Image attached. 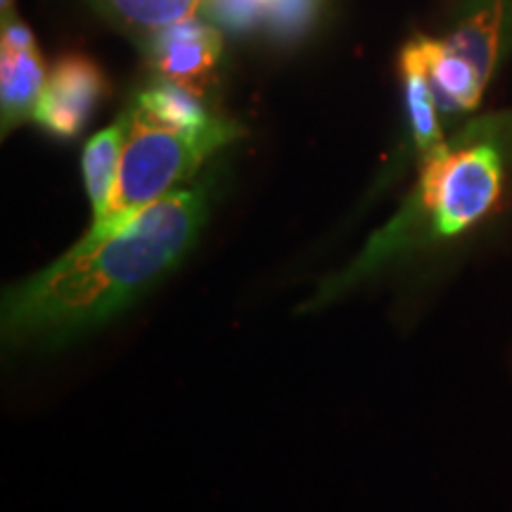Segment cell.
<instances>
[{
    "instance_id": "6da1fadb",
    "label": "cell",
    "mask_w": 512,
    "mask_h": 512,
    "mask_svg": "<svg viewBox=\"0 0 512 512\" xmlns=\"http://www.w3.org/2000/svg\"><path fill=\"white\" fill-rule=\"evenodd\" d=\"M207 216L209 192L195 185L117 228H91L48 268L5 292V344L60 347L119 316L181 264Z\"/></svg>"
},
{
    "instance_id": "ba28073f",
    "label": "cell",
    "mask_w": 512,
    "mask_h": 512,
    "mask_svg": "<svg viewBox=\"0 0 512 512\" xmlns=\"http://www.w3.org/2000/svg\"><path fill=\"white\" fill-rule=\"evenodd\" d=\"M126 140V114L105 131L95 133L83 147L81 169L83 185H86L88 200L93 207V221H98L107 211V204L112 200L114 183H117L121 150Z\"/></svg>"
},
{
    "instance_id": "9c48e42d",
    "label": "cell",
    "mask_w": 512,
    "mask_h": 512,
    "mask_svg": "<svg viewBox=\"0 0 512 512\" xmlns=\"http://www.w3.org/2000/svg\"><path fill=\"white\" fill-rule=\"evenodd\" d=\"M131 107L147 114V117L162 121V124L185 128V131H200V128H207L219 119L211 117L207 107H204L202 95L166 79H159L143 88Z\"/></svg>"
},
{
    "instance_id": "7a4b0ae2",
    "label": "cell",
    "mask_w": 512,
    "mask_h": 512,
    "mask_svg": "<svg viewBox=\"0 0 512 512\" xmlns=\"http://www.w3.org/2000/svg\"><path fill=\"white\" fill-rule=\"evenodd\" d=\"M235 138L238 126L221 117L200 131H185L131 107L126 112V140L112 200L105 214L93 221V230L117 228L150 204L164 200L200 171L204 159Z\"/></svg>"
},
{
    "instance_id": "5b68a950",
    "label": "cell",
    "mask_w": 512,
    "mask_h": 512,
    "mask_svg": "<svg viewBox=\"0 0 512 512\" xmlns=\"http://www.w3.org/2000/svg\"><path fill=\"white\" fill-rule=\"evenodd\" d=\"M420 46L427 64V79H430L439 110L446 114L475 110L486 86L479 79L477 69L448 43L420 38Z\"/></svg>"
},
{
    "instance_id": "30bf717a",
    "label": "cell",
    "mask_w": 512,
    "mask_h": 512,
    "mask_svg": "<svg viewBox=\"0 0 512 512\" xmlns=\"http://www.w3.org/2000/svg\"><path fill=\"white\" fill-rule=\"evenodd\" d=\"M503 0H494L491 5L479 8L456 29V34L448 38V46L460 57H465L477 69L479 79L489 81L498 57V41H501L503 22Z\"/></svg>"
},
{
    "instance_id": "277c9868",
    "label": "cell",
    "mask_w": 512,
    "mask_h": 512,
    "mask_svg": "<svg viewBox=\"0 0 512 512\" xmlns=\"http://www.w3.org/2000/svg\"><path fill=\"white\" fill-rule=\"evenodd\" d=\"M147 57L159 79L204 95L221 60V34L200 19H185L147 41Z\"/></svg>"
},
{
    "instance_id": "8fae6325",
    "label": "cell",
    "mask_w": 512,
    "mask_h": 512,
    "mask_svg": "<svg viewBox=\"0 0 512 512\" xmlns=\"http://www.w3.org/2000/svg\"><path fill=\"white\" fill-rule=\"evenodd\" d=\"M112 19L138 34L155 36L195 15L204 0H100Z\"/></svg>"
},
{
    "instance_id": "8992f818",
    "label": "cell",
    "mask_w": 512,
    "mask_h": 512,
    "mask_svg": "<svg viewBox=\"0 0 512 512\" xmlns=\"http://www.w3.org/2000/svg\"><path fill=\"white\" fill-rule=\"evenodd\" d=\"M0 105H3V131L34 117V110L46 86V67L38 48L0 46Z\"/></svg>"
},
{
    "instance_id": "3957f363",
    "label": "cell",
    "mask_w": 512,
    "mask_h": 512,
    "mask_svg": "<svg viewBox=\"0 0 512 512\" xmlns=\"http://www.w3.org/2000/svg\"><path fill=\"white\" fill-rule=\"evenodd\" d=\"M107 98L105 72L83 55H64L50 67L34 121L55 138H76Z\"/></svg>"
},
{
    "instance_id": "52a82bcc",
    "label": "cell",
    "mask_w": 512,
    "mask_h": 512,
    "mask_svg": "<svg viewBox=\"0 0 512 512\" xmlns=\"http://www.w3.org/2000/svg\"><path fill=\"white\" fill-rule=\"evenodd\" d=\"M401 79L403 91H406L408 119H411L413 143L420 150L422 157L439 150L444 145L441 128L437 119V100H434L430 79H427V64L422 55L420 41L408 43L401 53Z\"/></svg>"
}]
</instances>
